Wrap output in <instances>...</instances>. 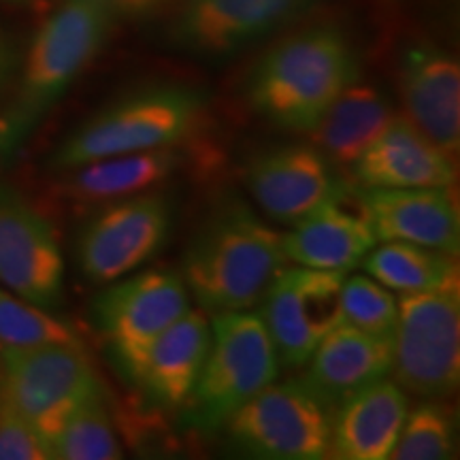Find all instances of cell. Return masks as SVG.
<instances>
[{"instance_id":"44dd1931","label":"cell","mask_w":460,"mask_h":460,"mask_svg":"<svg viewBox=\"0 0 460 460\" xmlns=\"http://www.w3.org/2000/svg\"><path fill=\"white\" fill-rule=\"evenodd\" d=\"M407 393L394 379H379L345 399L335 410L331 458L386 460L405 422Z\"/></svg>"},{"instance_id":"2e32d148","label":"cell","mask_w":460,"mask_h":460,"mask_svg":"<svg viewBox=\"0 0 460 460\" xmlns=\"http://www.w3.org/2000/svg\"><path fill=\"white\" fill-rule=\"evenodd\" d=\"M379 243L360 188L343 183L312 214L284 234L286 261L301 267L348 273Z\"/></svg>"},{"instance_id":"603a6c76","label":"cell","mask_w":460,"mask_h":460,"mask_svg":"<svg viewBox=\"0 0 460 460\" xmlns=\"http://www.w3.org/2000/svg\"><path fill=\"white\" fill-rule=\"evenodd\" d=\"M181 154L175 147L119 154L68 169L65 192L85 203L132 197L156 190L181 166Z\"/></svg>"},{"instance_id":"cb8c5ba5","label":"cell","mask_w":460,"mask_h":460,"mask_svg":"<svg viewBox=\"0 0 460 460\" xmlns=\"http://www.w3.org/2000/svg\"><path fill=\"white\" fill-rule=\"evenodd\" d=\"M360 264L369 278L399 295L460 286L456 256L405 241H382Z\"/></svg>"},{"instance_id":"9a60e30c","label":"cell","mask_w":460,"mask_h":460,"mask_svg":"<svg viewBox=\"0 0 460 460\" xmlns=\"http://www.w3.org/2000/svg\"><path fill=\"white\" fill-rule=\"evenodd\" d=\"M396 84L405 118L456 158L460 147V65L441 45L422 41L401 51Z\"/></svg>"},{"instance_id":"7a4b0ae2","label":"cell","mask_w":460,"mask_h":460,"mask_svg":"<svg viewBox=\"0 0 460 460\" xmlns=\"http://www.w3.org/2000/svg\"><path fill=\"white\" fill-rule=\"evenodd\" d=\"M358 79L360 56L349 34L318 24L288 34L264 51L247 79L245 99L275 128L307 135Z\"/></svg>"},{"instance_id":"d4e9b609","label":"cell","mask_w":460,"mask_h":460,"mask_svg":"<svg viewBox=\"0 0 460 460\" xmlns=\"http://www.w3.org/2000/svg\"><path fill=\"white\" fill-rule=\"evenodd\" d=\"M49 456L60 460H118L124 456L102 388L84 396L66 413L49 439Z\"/></svg>"},{"instance_id":"7402d4cb","label":"cell","mask_w":460,"mask_h":460,"mask_svg":"<svg viewBox=\"0 0 460 460\" xmlns=\"http://www.w3.org/2000/svg\"><path fill=\"white\" fill-rule=\"evenodd\" d=\"M394 107L382 90L360 79L332 101L320 122L307 132L309 143L339 169L352 166L382 135Z\"/></svg>"},{"instance_id":"30bf717a","label":"cell","mask_w":460,"mask_h":460,"mask_svg":"<svg viewBox=\"0 0 460 460\" xmlns=\"http://www.w3.org/2000/svg\"><path fill=\"white\" fill-rule=\"evenodd\" d=\"M171 228L172 203L158 190L102 203L79 230V271L92 284L126 278L163 250Z\"/></svg>"},{"instance_id":"83f0119b","label":"cell","mask_w":460,"mask_h":460,"mask_svg":"<svg viewBox=\"0 0 460 460\" xmlns=\"http://www.w3.org/2000/svg\"><path fill=\"white\" fill-rule=\"evenodd\" d=\"M399 322V301L393 290L369 275L345 273L341 286V324L367 335L393 339Z\"/></svg>"},{"instance_id":"d6986e66","label":"cell","mask_w":460,"mask_h":460,"mask_svg":"<svg viewBox=\"0 0 460 460\" xmlns=\"http://www.w3.org/2000/svg\"><path fill=\"white\" fill-rule=\"evenodd\" d=\"M209 345V320L190 307L152 343L132 386L154 410L180 411L197 384Z\"/></svg>"},{"instance_id":"484cf974","label":"cell","mask_w":460,"mask_h":460,"mask_svg":"<svg viewBox=\"0 0 460 460\" xmlns=\"http://www.w3.org/2000/svg\"><path fill=\"white\" fill-rule=\"evenodd\" d=\"M458 450L456 411L444 399H424L407 410L405 422L390 458L394 460H450Z\"/></svg>"},{"instance_id":"3957f363","label":"cell","mask_w":460,"mask_h":460,"mask_svg":"<svg viewBox=\"0 0 460 460\" xmlns=\"http://www.w3.org/2000/svg\"><path fill=\"white\" fill-rule=\"evenodd\" d=\"M118 20L99 0H62L34 34L13 99L0 113V163L13 158L51 107L101 54Z\"/></svg>"},{"instance_id":"e0dca14e","label":"cell","mask_w":460,"mask_h":460,"mask_svg":"<svg viewBox=\"0 0 460 460\" xmlns=\"http://www.w3.org/2000/svg\"><path fill=\"white\" fill-rule=\"evenodd\" d=\"M377 241H405L456 256L460 211L452 188H360Z\"/></svg>"},{"instance_id":"5bb4252c","label":"cell","mask_w":460,"mask_h":460,"mask_svg":"<svg viewBox=\"0 0 460 460\" xmlns=\"http://www.w3.org/2000/svg\"><path fill=\"white\" fill-rule=\"evenodd\" d=\"M337 169L312 143L262 149L245 166V186L264 216L292 224L343 186Z\"/></svg>"},{"instance_id":"5b68a950","label":"cell","mask_w":460,"mask_h":460,"mask_svg":"<svg viewBox=\"0 0 460 460\" xmlns=\"http://www.w3.org/2000/svg\"><path fill=\"white\" fill-rule=\"evenodd\" d=\"M211 345L197 384L181 407L190 429L216 435L247 401L279 376V356L261 314H216Z\"/></svg>"},{"instance_id":"9c48e42d","label":"cell","mask_w":460,"mask_h":460,"mask_svg":"<svg viewBox=\"0 0 460 460\" xmlns=\"http://www.w3.org/2000/svg\"><path fill=\"white\" fill-rule=\"evenodd\" d=\"M99 388L82 343L0 349V390L48 447L66 413Z\"/></svg>"},{"instance_id":"f1b7e54d","label":"cell","mask_w":460,"mask_h":460,"mask_svg":"<svg viewBox=\"0 0 460 460\" xmlns=\"http://www.w3.org/2000/svg\"><path fill=\"white\" fill-rule=\"evenodd\" d=\"M49 447L0 390V460H49Z\"/></svg>"},{"instance_id":"8fae6325","label":"cell","mask_w":460,"mask_h":460,"mask_svg":"<svg viewBox=\"0 0 460 460\" xmlns=\"http://www.w3.org/2000/svg\"><path fill=\"white\" fill-rule=\"evenodd\" d=\"M320 0H175L166 37L200 60H224L284 31Z\"/></svg>"},{"instance_id":"ac0fdd59","label":"cell","mask_w":460,"mask_h":460,"mask_svg":"<svg viewBox=\"0 0 460 460\" xmlns=\"http://www.w3.org/2000/svg\"><path fill=\"white\" fill-rule=\"evenodd\" d=\"M349 169L358 188H452L458 177L456 158L399 113Z\"/></svg>"},{"instance_id":"ba28073f","label":"cell","mask_w":460,"mask_h":460,"mask_svg":"<svg viewBox=\"0 0 460 460\" xmlns=\"http://www.w3.org/2000/svg\"><path fill=\"white\" fill-rule=\"evenodd\" d=\"M188 309L190 295L181 275L149 269L111 281L94 301L92 318L115 369L132 386L152 343Z\"/></svg>"},{"instance_id":"4316f807","label":"cell","mask_w":460,"mask_h":460,"mask_svg":"<svg viewBox=\"0 0 460 460\" xmlns=\"http://www.w3.org/2000/svg\"><path fill=\"white\" fill-rule=\"evenodd\" d=\"M48 343H82L77 331L49 314V309L0 290V349Z\"/></svg>"},{"instance_id":"52a82bcc","label":"cell","mask_w":460,"mask_h":460,"mask_svg":"<svg viewBox=\"0 0 460 460\" xmlns=\"http://www.w3.org/2000/svg\"><path fill=\"white\" fill-rule=\"evenodd\" d=\"M394 382L420 399H446L460 382V286L401 295Z\"/></svg>"},{"instance_id":"4dcf8cb0","label":"cell","mask_w":460,"mask_h":460,"mask_svg":"<svg viewBox=\"0 0 460 460\" xmlns=\"http://www.w3.org/2000/svg\"><path fill=\"white\" fill-rule=\"evenodd\" d=\"M9 65H11V54H9V48H7V43H4V39L0 37V85H3L4 77H7V73H9Z\"/></svg>"},{"instance_id":"4fadbf2b","label":"cell","mask_w":460,"mask_h":460,"mask_svg":"<svg viewBox=\"0 0 460 460\" xmlns=\"http://www.w3.org/2000/svg\"><path fill=\"white\" fill-rule=\"evenodd\" d=\"M0 284L43 309L65 290V261L51 222L13 188L0 186Z\"/></svg>"},{"instance_id":"ffe728a7","label":"cell","mask_w":460,"mask_h":460,"mask_svg":"<svg viewBox=\"0 0 460 460\" xmlns=\"http://www.w3.org/2000/svg\"><path fill=\"white\" fill-rule=\"evenodd\" d=\"M393 362V339L373 337L354 326L339 324L322 339L307 360L303 382L337 410L358 390L390 377Z\"/></svg>"},{"instance_id":"1f68e13d","label":"cell","mask_w":460,"mask_h":460,"mask_svg":"<svg viewBox=\"0 0 460 460\" xmlns=\"http://www.w3.org/2000/svg\"><path fill=\"white\" fill-rule=\"evenodd\" d=\"M7 3H26V0H7Z\"/></svg>"},{"instance_id":"6da1fadb","label":"cell","mask_w":460,"mask_h":460,"mask_svg":"<svg viewBox=\"0 0 460 460\" xmlns=\"http://www.w3.org/2000/svg\"><path fill=\"white\" fill-rule=\"evenodd\" d=\"M284 234L237 194L224 197L190 237L181 279L205 314L245 312L261 305L286 264Z\"/></svg>"},{"instance_id":"7c38bea8","label":"cell","mask_w":460,"mask_h":460,"mask_svg":"<svg viewBox=\"0 0 460 460\" xmlns=\"http://www.w3.org/2000/svg\"><path fill=\"white\" fill-rule=\"evenodd\" d=\"M345 273L312 267H284L262 296L261 318L279 365L301 369L322 339L341 324Z\"/></svg>"},{"instance_id":"277c9868","label":"cell","mask_w":460,"mask_h":460,"mask_svg":"<svg viewBox=\"0 0 460 460\" xmlns=\"http://www.w3.org/2000/svg\"><path fill=\"white\" fill-rule=\"evenodd\" d=\"M205 96L186 85H154L132 92L92 115L56 149L49 164L68 171L94 160L147 149L175 147L194 135Z\"/></svg>"},{"instance_id":"8992f818","label":"cell","mask_w":460,"mask_h":460,"mask_svg":"<svg viewBox=\"0 0 460 460\" xmlns=\"http://www.w3.org/2000/svg\"><path fill=\"white\" fill-rule=\"evenodd\" d=\"M335 410L303 379L269 384L224 427L228 450L247 458H331Z\"/></svg>"},{"instance_id":"f546056e","label":"cell","mask_w":460,"mask_h":460,"mask_svg":"<svg viewBox=\"0 0 460 460\" xmlns=\"http://www.w3.org/2000/svg\"><path fill=\"white\" fill-rule=\"evenodd\" d=\"M115 20H147L169 7L175 0H99Z\"/></svg>"}]
</instances>
